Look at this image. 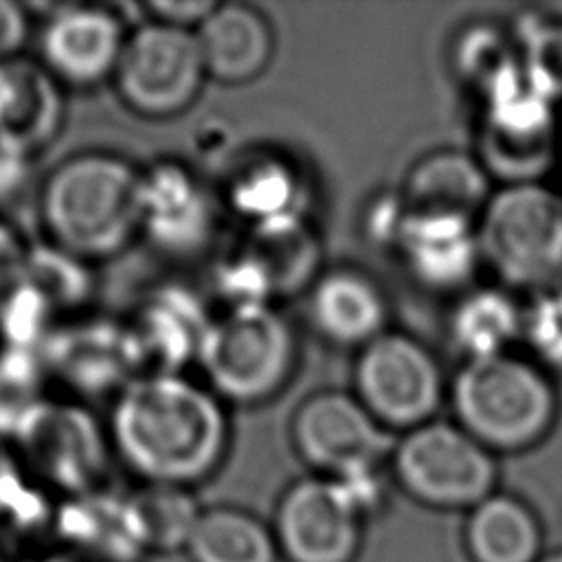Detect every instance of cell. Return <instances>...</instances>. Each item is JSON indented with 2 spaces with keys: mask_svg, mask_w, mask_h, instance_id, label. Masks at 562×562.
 <instances>
[{
  "mask_svg": "<svg viewBox=\"0 0 562 562\" xmlns=\"http://www.w3.org/2000/svg\"><path fill=\"white\" fill-rule=\"evenodd\" d=\"M105 426L114 454L134 476L189 490L220 468L231 439L224 402L182 373L130 380Z\"/></svg>",
  "mask_w": 562,
  "mask_h": 562,
  "instance_id": "obj_1",
  "label": "cell"
},
{
  "mask_svg": "<svg viewBox=\"0 0 562 562\" xmlns=\"http://www.w3.org/2000/svg\"><path fill=\"white\" fill-rule=\"evenodd\" d=\"M40 220L81 261L114 257L140 235L143 169L110 151L68 156L42 182Z\"/></svg>",
  "mask_w": 562,
  "mask_h": 562,
  "instance_id": "obj_2",
  "label": "cell"
},
{
  "mask_svg": "<svg viewBox=\"0 0 562 562\" xmlns=\"http://www.w3.org/2000/svg\"><path fill=\"white\" fill-rule=\"evenodd\" d=\"M454 422L492 450L538 443L558 417V391L549 373L516 353L465 360L448 386Z\"/></svg>",
  "mask_w": 562,
  "mask_h": 562,
  "instance_id": "obj_3",
  "label": "cell"
},
{
  "mask_svg": "<svg viewBox=\"0 0 562 562\" xmlns=\"http://www.w3.org/2000/svg\"><path fill=\"white\" fill-rule=\"evenodd\" d=\"M195 364L222 402L261 404L292 378L296 336L274 305L226 307L211 318Z\"/></svg>",
  "mask_w": 562,
  "mask_h": 562,
  "instance_id": "obj_4",
  "label": "cell"
},
{
  "mask_svg": "<svg viewBox=\"0 0 562 562\" xmlns=\"http://www.w3.org/2000/svg\"><path fill=\"white\" fill-rule=\"evenodd\" d=\"M483 263L509 288L562 283V193L540 180L496 189L476 217Z\"/></svg>",
  "mask_w": 562,
  "mask_h": 562,
  "instance_id": "obj_5",
  "label": "cell"
},
{
  "mask_svg": "<svg viewBox=\"0 0 562 562\" xmlns=\"http://www.w3.org/2000/svg\"><path fill=\"white\" fill-rule=\"evenodd\" d=\"M11 439L26 472L64 498L101 490L114 454L108 426L68 400H35L15 422Z\"/></svg>",
  "mask_w": 562,
  "mask_h": 562,
  "instance_id": "obj_6",
  "label": "cell"
},
{
  "mask_svg": "<svg viewBox=\"0 0 562 562\" xmlns=\"http://www.w3.org/2000/svg\"><path fill=\"white\" fill-rule=\"evenodd\" d=\"M353 395L386 430H413L435 419L448 386L432 351L386 329L358 349Z\"/></svg>",
  "mask_w": 562,
  "mask_h": 562,
  "instance_id": "obj_7",
  "label": "cell"
},
{
  "mask_svg": "<svg viewBox=\"0 0 562 562\" xmlns=\"http://www.w3.org/2000/svg\"><path fill=\"white\" fill-rule=\"evenodd\" d=\"M206 81L195 31L145 20L127 33L112 83L123 105L147 119L184 112Z\"/></svg>",
  "mask_w": 562,
  "mask_h": 562,
  "instance_id": "obj_8",
  "label": "cell"
},
{
  "mask_svg": "<svg viewBox=\"0 0 562 562\" xmlns=\"http://www.w3.org/2000/svg\"><path fill=\"white\" fill-rule=\"evenodd\" d=\"M391 457L400 483L432 505H479L496 481L492 452L452 422L432 419L406 430Z\"/></svg>",
  "mask_w": 562,
  "mask_h": 562,
  "instance_id": "obj_9",
  "label": "cell"
},
{
  "mask_svg": "<svg viewBox=\"0 0 562 562\" xmlns=\"http://www.w3.org/2000/svg\"><path fill=\"white\" fill-rule=\"evenodd\" d=\"M292 441L310 465L331 476L380 465L395 446L391 430L345 391H321L303 400L292 415Z\"/></svg>",
  "mask_w": 562,
  "mask_h": 562,
  "instance_id": "obj_10",
  "label": "cell"
},
{
  "mask_svg": "<svg viewBox=\"0 0 562 562\" xmlns=\"http://www.w3.org/2000/svg\"><path fill=\"white\" fill-rule=\"evenodd\" d=\"M127 26L103 4H61L40 33V64L61 83L90 88L114 77Z\"/></svg>",
  "mask_w": 562,
  "mask_h": 562,
  "instance_id": "obj_11",
  "label": "cell"
},
{
  "mask_svg": "<svg viewBox=\"0 0 562 562\" xmlns=\"http://www.w3.org/2000/svg\"><path fill=\"white\" fill-rule=\"evenodd\" d=\"M213 228V198L189 167L160 160L143 169L140 235L158 250L173 257L195 255L209 244Z\"/></svg>",
  "mask_w": 562,
  "mask_h": 562,
  "instance_id": "obj_12",
  "label": "cell"
},
{
  "mask_svg": "<svg viewBox=\"0 0 562 562\" xmlns=\"http://www.w3.org/2000/svg\"><path fill=\"white\" fill-rule=\"evenodd\" d=\"M277 529L294 562H345L358 540V514L334 479H307L285 492Z\"/></svg>",
  "mask_w": 562,
  "mask_h": 562,
  "instance_id": "obj_13",
  "label": "cell"
},
{
  "mask_svg": "<svg viewBox=\"0 0 562 562\" xmlns=\"http://www.w3.org/2000/svg\"><path fill=\"white\" fill-rule=\"evenodd\" d=\"M393 252L417 283L437 292L465 288L483 263L476 222L443 213L408 211Z\"/></svg>",
  "mask_w": 562,
  "mask_h": 562,
  "instance_id": "obj_14",
  "label": "cell"
},
{
  "mask_svg": "<svg viewBox=\"0 0 562 562\" xmlns=\"http://www.w3.org/2000/svg\"><path fill=\"white\" fill-rule=\"evenodd\" d=\"M211 318L184 290H162L140 303L132 321L123 323L136 378L180 373L187 362H195Z\"/></svg>",
  "mask_w": 562,
  "mask_h": 562,
  "instance_id": "obj_15",
  "label": "cell"
},
{
  "mask_svg": "<svg viewBox=\"0 0 562 562\" xmlns=\"http://www.w3.org/2000/svg\"><path fill=\"white\" fill-rule=\"evenodd\" d=\"M44 367L81 393H116L136 378L123 323L81 321L50 329L42 351Z\"/></svg>",
  "mask_w": 562,
  "mask_h": 562,
  "instance_id": "obj_16",
  "label": "cell"
},
{
  "mask_svg": "<svg viewBox=\"0 0 562 562\" xmlns=\"http://www.w3.org/2000/svg\"><path fill=\"white\" fill-rule=\"evenodd\" d=\"M61 123V83L40 61H0V147L33 158L53 143Z\"/></svg>",
  "mask_w": 562,
  "mask_h": 562,
  "instance_id": "obj_17",
  "label": "cell"
},
{
  "mask_svg": "<svg viewBox=\"0 0 562 562\" xmlns=\"http://www.w3.org/2000/svg\"><path fill=\"white\" fill-rule=\"evenodd\" d=\"M310 321L318 336L338 347L362 349L386 331L389 303L382 288L362 270L321 272L310 288Z\"/></svg>",
  "mask_w": 562,
  "mask_h": 562,
  "instance_id": "obj_18",
  "label": "cell"
},
{
  "mask_svg": "<svg viewBox=\"0 0 562 562\" xmlns=\"http://www.w3.org/2000/svg\"><path fill=\"white\" fill-rule=\"evenodd\" d=\"M206 79L239 86L257 79L270 64L274 33L268 18L244 2H217L195 29Z\"/></svg>",
  "mask_w": 562,
  "mask_h": 562,
  "instance_id": "obj_19",
  "label": "cell"
},
{
  "mask_svg": "<svg viewBox=\"0 0 562 562\" xmlns=\"http://www.w3.org/2000/svg\"><path fill=\"white\" fill-rule=\"evenodd\" d=\"M53 531L59 547L94 562H140L147 558L132 525L127 496L110 494L103 487L66 496L53 512Z\"/></svg>",
  "mask_w": 562,
  "mask_h": 562,
  "instance_id": "obj_20",
  "label": "cell"
},
{
  "mask_svg": "<svg viewBox=\"0 0 562 562\" xmlns=\"http://www.w3.org/2000/svg\"><path fill=\"white\" fill-rule=\"evenodd\" d=\"M400 193L413 213H443L476 222L494 191L490 173L476 156L437 149L408 169Z\"/></svg>",
  "mask_w": 562,
  "mask_h": 562,
  "instance_id": "obj_21",
  "label": "cell"
},
{
  "mask_svg": "<svg viewBox=\"0 0 562 562\" xmlns=\"http://www.w3.org/2000/svg\"><path fill=\"white\" fill-rule=\"evenodd\" d=\"M266 272L274 296L296 294L318 279L323 248L305 215L250 226L241 246Z\"/></svg>",
  "mask_w": 562,
  "mask_h": 562,
  "instance_id": "obj_22",
  "label": "cell"
},
{
  "mask_svg": "<svg viewBox=\"0 0 562 562\" xmlns=\"http://www.w3.org/2000/svg\"><path fill=\"white\" fill-rule=\"evenodd\" d=\"M303 193V180L288 160L259 156L241 162L228 176L224 200L250 228L281 217L305 215Z\"/></svg>",
  "mask_w": 562,
  "mask_h": 562,
  "instance_id": "obj_23",
  "label": "cell"
},
{
  "mask_svg": "<svg viewBox=\"0 0 562 562\" xmlns=\"http://www.w3.org/2000/svg\"><path fill=\"white\" fill-rule=\"evenodd\" d=\"M522 310L503 288L468 290L450 314V338L465 360L509 353L522 336Z\"/></svg>",
  "mask_w": 562,
  "mask_h": 562,
  "instance_id": "obj_24",
  "label": "cell"
},
{
  "mask_svg": "<svg viewBox=\"0 0 562 562\" xmlns=\"http://www.w3.org/2000/svg\"><path fill=\"white\" fill-rule=\"evenodd\" d=\"M127 507L136 538L147 555L184 551L202 516V507L189 487L143 483L127 494Z\"/></svg>",
  "mask_w": 562,
  "mask_h": 562,
  "instance_id": "obj_25",
  "label": "cell"
},
{
  "mask_svg": "<svg viewBox=\"0 0 562 562\" xmlns=\"http://www.w3.org/2000/svg\"><path fill=\"white\" fill-rule=\"evenodd\" d=\"M184 553L191 562H274V542L255 516L209 507L202 509Z\"/></svg>",
  "mask_w": 562,
  "mask_h": 562,
  "instance_id": "obj_26",
  "label": "cell"
},
{
  "mask_svg": "<svg viewBox=\"0 0 562 562\" xmlns=\"http://www.w3.org/2000/svg\"><path fill=\"white\" fill-rule=\"evenodd\" d=\"M468 533L479 562H531L536 555V522L529 509L509 496L481 501Z\"/></svg>",
  "mask_w": 562,
  "mask_h": 562,
  "instance_id": "obj_27",
  "label": "cell"
},
{
  "mask_svg": "<svg viewBox=\"0 0 562 562\" xmlns=\"http://www.w3.org/2000/svg\"><path fill=\"white\" fill-rule=\"evenodd\" d=\"M18 283L35 290L55 314L81 305L90 294L86 261L53 244L26 250Z\"/></svg>",
  "mask_w": 562,
  "mask_h": 562,
  "instance_id": "obj_28",
  "label": "cell"
},
{
  "mask_svg": "<svg viewBox=\"0 0 562 562\" xmlns=\"http://www.w3.org/2000/svg\"><path fill=\"white\" fill-rule=\"evenodd\" d=\"M516 48L531 83L558 105L562 101V20L522 18Z\"/></svg>",
  "mask_w": 562,
  "mask_h": 562,
  "instance_id": "obj_29",
  "label": "cell"
},
{
  "mask_svg": "<svg viewBox=\"0 0 562 562\" xmlns=\"http://www.w3.org/2000/svg\"><path fill=\"white\" fill-rule=\"evenodd\" d=\"M516 42L487 24L463 31L454 44L457 72L481 94L496 77L518 64Z\"/></svg>",
  "mask_w": 562,
  "mask_h": 562,
  "instance_id": "obj_30",
  "label": "cell"
},
{
  "mask_svg": "<svg viewBox=\"0 0 562 562\" xmlns=\"http://www.w3.org/2000/svg\"><path fill=\"white\" fill-rule=\"evenodd\" d=\"M520 340L531 349L536 362L547 371H562V288L533 294L522 310Z\"/></svg>",
  "mask_w": 562,
  "mask_h": 562,
  "instance_id": "obj_31",
  "label": "cell"
},
{
  "mask_svg": "<svg viewBox=\"0 0 562 562\" xmlns=\"http://www.w3.org/2000/svg\"><path fill=\"white\" fill-rule=\"evenodd\" d=\"M26 468L22 465L15 450L0 446V520L9 525H26L29 520H44L48 512L44 509L42 496H35L29 485Z\"/></svg>",
  "mask_w": 562,
  "mask_h": 562,
  "instance_id": "obj_32",
  "label": "cell"
},
{
  "mask_svg": "<svg viewBox=\"0 0 562 562\" xmlns=\"http://www.w3.org/2000/svg\"><path fill=\"white\" fill-rule=\"evenodd\" d=\"M408 215V206L400 191L378 195L371 202V209L364 217V231L371 235V239L378 246H389L393 250L395 239L404 226V220Z\"/></svg>",
  "mask_w": 562,
  "mask_h": 562,
  "instance_id": "obj_33",
  "label": "cell"
},
{
  "mask_svg": "<svg viewBox=\"0 0 562 562\" xmlns=\"http://www.w3.org/2000/svg\"><path fill=\"white\" fill-rule=\"evenodd\" d=\"M338 485L345 501L353 507V512L360 516L364 512H371L380 505L384 496V485L378 465L358 468L338 476H329Z\"/></svg>",
  "mask_w": 562,
  "mask_h": 562,
  "instance_id": "obj_34",
  "label": "cell"
},
{
  "mask_svg": "<svg viewBox=\"0 0 562 562\" xmlns=\"http://www.w3.org/2000/svg\"><path fill=\"white\" fill-rule=\"evenodd\" d=\"M215 0H156L145 4V20L195 31L215 9Z\"/></svg>",
  "mask_w": 562,
  "mask_h": 562,
  "instance_id": "obj_35",
  "label": "cell"
},
{
  "mask_svg": "<svg viewBox=\"0 0 562 562\" xmlns=\"http://www.w3.org/2000/svg\"><path fill=\"white\" fill-rule=\"evenodd\" d=\"M31 31V15L26 7L0 0V61L20 57Z\"/></svg>",
  "mask_w": 562,
  "mask_h": 562,
  "instance_id": "obj_36",
  "label": "cell"
},
{
  "mask_svg": "<svg viewBox=\"0 0 562 562\" xmlns=\"http://www.w3.org/2000/svg\"><path fill=\"white\" fill-rule=\"evenodd\" d=\"M29 246L18 231L0 217V299L18 283Z\"/></svg>",
  "mask_w": 562,
  "mask_h": 562,
  "instance_id": "obj_37",
  "label": "cell"
},
{
  "mask_svg": "<svg viewBox=\"0 0 562 562\" xmlns=\"http://www.w3.org/2000/svg\"><path fill=\"white\" fill-rule=\"evenodd\" d=\"M29 160L31 158L0 147V200L15 195V191L24 184Z\"/></svg>",
  "mask_w": 562,
  "mask_h": 562,
  "instance_id": "obj_38",
  "label": "cell"
},
{
  "mask_svg": "<svg viewBox=\"0 0 562 562\" xmlns=\"http://www.w3.org/2000/svg\"><path fill=\"white\" fill-rule=\"evenodd\" d=\"M29 562H94V560H90V558H86V555H81V553H75V551H70V549H66V547H55V549H46V551H40L33 560H29Z\"/></svg>",
  "mask_w": 562,
  "mask_h": 562,
  "instance_id": "obj_39",
  "label": "cell"
},
{
  "mask_svg": "<svg viewBox=\"0 0 562 562\" xmlns=\"http://www.w3.org/2000/svg\"><path fill=\"white\" fill-rule=\"evenodd\" d=\"M544 562H562V553H558V555H553V558H549Z\"/></svg>",
  "mask_w": 562,
  "mask_h": 562,
  "instance_id": "obj_40",
  "label": "cell"
},
{
  "mask_svg": "<svg viewBox=\"0 0 562 562\" xmlns=\"http://www.w3.org/2000/svg\"><path fill=\"white\" fill-rule=\"evenodd\" d=\"M560 288H562V283H560Z\"/></svg>",
  "mask_w": 562,
  "mask_h": 562,
  "instance_id": "obj_41",
  "label": "cell"
}]
</instances>
